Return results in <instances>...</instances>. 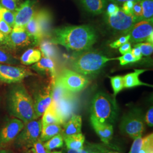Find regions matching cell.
Returning a JSON list of instances; mask_svg holds the SVG:
<instances>
[{
  "label": "cell",
  "mask_w": 153,
  "mask_h": 153,
  "mask_svg": "<svg viewBox=\"0 0 153 153\" xmlns=\"http://www.w3.org/2000/svg\"><path fill=\"white\" fill-rule=\"evenodd\" d=\"M1 10L2 12V16L4 21L6 22L13 28L14 26L15 12L10 11L2 7H1Z\"/></svg>",
  "instance_id": "d6a6232c"
},
{
  "label": "cell",
  "mask_w": 153,
  "mask_h": 153,
  "mask_svg": "<svg viewBox=\"0 0 153 153\" xmlns=\"http://www.w3.org/2000/svg\"><path fill=\"white\" fill-rule=\"evenodd\" d=\"M26 153H35V152L33 151V148H30V150H27V152H26Z\"/></svg>",
  "instance_id": "f5cc1de1"
},
{
  "label": "cell",
  "mask_w": 153,
  "mask_h": 153,
  "mask_svg": "<svg viewBox=\"0 0 153 153\" xmlns=\"http://www.w3.org/2000/svg\"><path fill=\"white\" fill-rule=\"evenodd\" d=\"M25 29L28 33L31 36H32L35 40L36 45H39L40 42L42 39H43V36L39 27L36 18L35 16V13L33 14V17L31 18V19L26 25Z\"/></svg>",
  "instance_id": "cb8c5ba5"
},
{
  "label": "cell",
  "mask_w": 153,
  "mask_h": 153,
  "mask_svg": "<svg viewBox=\"0 0 153 153\" xmlns=\"http://www.w3.org/2000/svg\"><path fill=\"white\" fill-rule=\"evenodd\" d=\"M134 1L130 0V1H126L125 2H124L123 4V6H122V7L121 8V9L126 14L133 15V7L134 5Z\"/></svg>",
  "instance_id": "b9f144b4"
},
{
  "label": "cell",
  "mask_w": 153,
  "mask_h": 153,
  "mask_svg": "<svg viewBox=\"0 0 153 153\" xmlns=\"http://www.w3.org/2000/svg\"><path fill=\"white\" fill-rule=\"evenodd\" d=\"M6 105L9 114L25 124L37 119L32 96L21 82L13 83L9 88Z\"/></svg>",
  "instance_id": "7a4b0ae2"
},
{
  "label": "cell",
  "mask_w": 153,
  "mask_h": 153,
  "mask_svg": "<svg viewBox=\"0 0 153 153\" xmlns=\"http://www.w3.org/2000/svg\"><path fill=\"white\" fill-rule=\"evenodd\" d=\"M142 20L152 19L153 17V0H141Z\"/></svg>",
  "instance_id": "4dcf8cb0"
},
{
  "label": "cell",
  "mask_w": 153,
  "mask_h": 153,
  "mask_svg": "<svg viewBox=\"0 0 153 153\" xmlns=\"http://www.w3.org/2000/svg\"><path fill=\"white\" fill-rule=\"evenodd\" d=\"M21 63L19 59L7 50L0 47V64L18 65Z\"/></svg>",
  "instance_id": "f1b7e54d"
},
{
  "label": "cell",
  "mask_w": 153,
  "mask_h": 153,
  "mask_svg": "<svg viewBox=\"0 0 153 153\" xmlns=\"http://www.w3.org/2000/svg\"><path fill=\"white\" fill-rule=\"evenodd\" d=\"M105 21L111 28L116 31H121L126 34L131 26L141 21L134 15L126 14L121 9L114 16H105Z\"/></svg>",
  "instance_id": "8fae6325"
},
{
  "label": "cell",
  "mask_w": 153,
  "mask_h": 153,
  "mask_svg": "<svg viewBox=\"0 0 153 153\" xmlns=\"http://www.w3.org/2000/svg\"><path fill=\"white\" fill-rule=\"evenodd\" d=\"M116 58H109L95 51H86L79 53L71 61V67L74 71L85 76L97 74L111 61Z\"/></svg>",
  "instance_id": "3957f363"
},
{
  "label": "cell",
  "mask_w": 153,
  "mask_h": 153,
  "mask_svg": "<svg viewBox=\"0 0 153 153\" xmlns=\"http://www.w3.org/2000/svg\"><path fill=\"white\" fill-rule=\"evenodd\" d=\"M42 56L40 49L29 48L23 53L19 61L23 65H30L40 60L42 58Z\"/></svg>",
  "instance_id": "603a6c76"
},
{
  "label": "cell",
  "mask_w": 153,
  "mask_h": 153,
  "mask_svg": "<svg viewBox=\"0 0 153 153\" xmlns=\"http://www.w3.org/2000/svg\"><path fill=\"white\" fill-rule=\"evenodd\" d=\"M50 153H62V152H56H56H50Z\"/></svg>",
  "instance_id": "db71d44e"
},
{
  "label": "cell",
  "mask_w": 153,
  "mask_h": 153,
  "mask_svg": "<svg viewBox=\"0 0 153 153\" xmlns=\"http://www.w3.org/2000/svg\"><path fill=\"white\" fill-rule=\"evenodd\" d=\"M35 75L25 66L0 64V81L9 84L21 82L30 76Z\"/></svg>",
  "instance_id": "9c48e42d"
},
{
  "label": "cell",
  "mask_w": 153,
  "mask_h": 153,
  "mask_svg": "<svg viewBox=\"0 0 153 153\" xmlns=\"http://www.w3.org/2000/svg\"><path fill=\"white\" fill-rule=\"evenodd\" d=\"M97 38V33L93 27L79 25L56 28L52 30L49 39L53 44L80 53L90 49Z\"/></svg>",
  "instance_id": "6da1fadb"
},
{
  "label": "cell",
  "mask_w": 153,
  "mask_h": 153,
  "mask_svg": "<svg viewBox=\"0 0 153 153\" xmlns=\"http://www.w3.org/2000/svg\"><path fill=\"white\" fill-rule=\"evenodd\" d=\"M109 78L114 91V98H115L116 96L124 88L123 76H109Z\"/></svg>",
  "instance_id": "1f68e13d"
},
{
  "label": "cell",
  "mask_w": 153,
  "mask_h": 153,
  "mask_svg": "<svg viewBox=\"0 0 153 153\" xmlns=\"http://www.w3.org/2000/svg\"><path fill=\"white\" fill-rule=\"evenodd\" d=\"M89 80L87 76L73 70L64 69L55 79L54 84L73 93H78L88 86Z\"/></svg>",
  "instance_id": "5b68a950"
},
{
  "label": "cell",
  "mask_w": 153,
  "mask_h": 153,
  "mask_svg": "<svg viewBox=\"0 0 153 153\" xmlns=\"http://www.w3.org/2000/svg\"><path fill=\"white\" fill-rule=\"evenodd\" d=\"M120 9V8L117 4L111 3L107 6L105 16H114L119 11Z\"/></svg>",
  "instance_id": "7bdbcfd3"
},
{
  "label": "cell",
  "mask_w": 153,
  "mask_h": 153,
  "mask_svg": "<svg viewBox=\"0 0 153 153\" xmlns=\"http://www.w3.org/2000/svg\"><path fill=\"white\" fill-rule=\"evenodd\" d=\"M86 11L94 14L99 15L104 12L107 0H79Z\"/></svg>",
  "instance_id": "44dd1931"
},
{
  "label": "cell",
  "mask_w": 153,
  "mask_h": 153,
  "mask_svg": "<svg viewBox=\"0 0 153 153\" xmlns=\"http://www.w3.org/2000/svg\"><path fill=\"white\" fill-rule=\"evenodd\" d=\"M108 1L115 4H123L126 1H130V0H108ZM132 1H134V0H132Z\"/></svg>",
  "instance_id": "681fc988"
},
{
  "label": "cell",
  "mask_w": 153,
  "mask_h": 153,
  "mask_svg": "<svg viewBox=\"0 0 153 153\" xmlns=\"http://www.w3.org/2000/svg\"><path fill=\"white\" fill-rule=\"evenodd\" d=\"M43 145L44 148L49 152L55 149L61 148L64 145V137L62 133L58 134L44 142Z\"/></svg>",
  "instance_id": "f546056e"
},
{
  "label": "cell",
  "mask_w": 153,
  "mask_h": 153,
  "mask_svg": "<svg viewBox=\"0 0 153 153\" xmlns=\"http://www.w3.org/2000/svg\"><path fill=\"white\" fill-rule=\"evenodd\" d=\"M129 40H130V35L129 34H126L125 36H123L119 39L109 44V46L112 48L116 49L119 48L123 44H125L127 42H129Z\"/></svg>",
  "instance_id": "f35d334b"
},
{
  "label": "cell",
  "mask_w": 153,
  "mask_h": 153,
  "mask_svg": "<svg viewBox=\"0 0 153 153\" xmlns=\"http://www.w3.org/2000/svg\"><path fill=\"white\" fill-rule=\"evenodd\" d=\"M82 117L80 115L73 114L63 125L62 134L65 137L82 133Z\"/></svg>",
  "instance_id": "d6986e66"
},
{
  "label": "cell",
  "mask_w": 153,
  "mask_h": 153,
  "mask_svg": "<svg viewBox=\"0 0 153 153\" xmlns=\"http://www.w3.org/2000/svg\"><path fill=\"white\" fill-rule=\"evenodd\" d=\"M62 132V128L58 124H50L42 126L39 139L42 142H45Z\"/></svg>",
  "instance_id": "4316f807"
},
{
  "label": "cell",
  "mask_w": 153,
  "mask_h": 153,
  "mask_svg": "<svg viewBox=\"0 0 153 153\" xmlns=\"http://www.w3.org/2000/svg\"><path fill=\"white\" fill-rule=\"evenodd\" d=\"M133 14L142 21V7L141 0H135L133 7Z\"/></svg>",
  "instance_id": "ab89813d"
},
{
  "label": "cell",
  "mask_w": 153,
  "mask_h": 153,
  "mask_svg": "<svg viewBox=\"0 0 153 153\" xmlns=\"http://www.w3.org/2000/svg\"><path fill=\"white\" fill-rule=\"evenodd\" d=\"M153 18L142 20L134 24L126 33L130 35L129 41L135 43L146 42L149 36L153 33Z\"/></svg>",
  "instance_id": "4fadbf2b"
},
{
  "label": "cell",
  "mask_w": 153,
  "mask_h": 153,
  "mask_svg": "<svg viewBox=\"0 0 153 153\" xmlns=\"http://www.w3.org/2000/svg\"><path fill=\"white\" fill-rule=\"evenodd\" d=\"M0 83H1V81H0Z\"/></svg>",
  "instance_id": "11a10c76"
},
{
  "label": "cell",
  "mask_w": 153,
  "mask_h": 153,
  "mask_svg": "<svg viewBox=\"0 0 153 153\" xmlns=\"http://www.w3.org/2000/svg\"><path fill=\"white\" fill-rule=\"evenodd\" d=\"M31 45L36 44L25 28L13 27L11 33L6 35L5 44L1 48L13 53Z\"/></svg>",
  "instance_id": "ba28073f"
},
{
  "label": "cell",
  "mask_w": 153,
  "mask_h": 153,
  "mask_svg": "<svg viewBox=\"0 0 153 153\" xmlns=\"http://www.w3.org/2000/svg\"><path fill=\"white\" fill-rule=\"evenodd\" d=\"M144 117L141 109L133 108L123 117L120 129L124 134L131 138L142 136L144 131Z\"/></svg>",
  "instance_id": "8992f818"
},
{
  "label": "cell",
  "mask_w": 153,
  "mask_h": 153,
  "mask_svg": "<svg viewBox=\"0 0 153 153\" xmlns=\"http://www.w3.org/2000/svg\"><path fill=\"white\" fill-rule=\"evenodd\" d=\"M84 146L92 153H122L117 151L112 145H107L104 143L99 144L87 142Z\"/></svg>",
  "instance_id": "83f0119b"
},
{
  "label": "cell",
  "mask_w": 153,
  "mask_h": 153,
  "mask_svg": "<svg viewBox=\"0 0 153 153\" xmlns=\"http://www.w3.org/2000/svg\"><path fill=\"white\" fill-rule=\"evenodd\" d=\"M0 153H13L11 151L6 150V149H1L0 150Z\"/></svg>",
  "instance_id": "816d5d0a"
},
{
  "label": "cell",
  "mask_w": 153,
  "mask_h": 153,
  "mask_svg": "<svg viewBox=\"0 0 153 153\" xmlns=\"http://www.w3.org/2000/svg\"><path fill=\"white\" fill-rule=\"evenodd\" d=\"M141 49L142 56H148L152 55L153 52V44L148 42L140 43L136 44Z\"/></svg>",
  "instance_id": "74e56055"
},
{
  "label": "cell",
  "mask_w": 153,
  "mask_h": 153,
  "mask_svg": "<svg viewBox=\"0 0 153 153\" xmlns=\"http://www.w3.org/2000/svg\"><path fill=\"white\" fill-rule=\"evenodd\" d=\"M153 136L151 133L146 136L145 144L138 153H153Z\"/></svg>",
  "instance_id": "8d00e7d4"
},
{
  "label": "cell",
  "mask_w": 153,
  "mask_h": 153,
  "mask_svg": "<svg viewBox=\"0 0 153 153\" xmlns=\"http://www.w3.org/2000/svg\"><path fill=\"white\" fill-rule=\"evenodd\" d=\"M36 0H26L22 2L15 11L14 27L25 28L36 10Z\"/></svg>",
  "instance_id": "5bb4252c"
},
{
  "label": "cell",
  "mask_w": 153,
  "mask_h": 153,
  "mask_svg": "<svg viewBox=\"0 0 153 153\" xmlns=\"http://www.w3.org/2000/svg\"><path fill=\"white\" fill-rule=\"evenodd\" d=\"M146 140V136L142 137L140 136L134 139V141L132 143L131 150L129 153H138L141 149L142 148Z\"/></svg>",
  "instance_id": "e575fe53"
},
{
  "label": "cell",
  "mask_w": 153,
  "mask_h": 153,
  "mask_svg": "<svg viewBox=\"0 0 153 153\" xmlns=\"http://www.w3.org/2000/svg\"><path fill=\"white\" fill-rule=\"evenodd\" d=\"M67 153H92L86 147L84 146V148L82 150H71L68 149Z\"/></svg>",
  "instance_id": "7dc6e473"
},
{
  "label": "cell",
  "mask_w": 153,
  "mask_h": 153,
  "mask_svg": "<svg viewBox=\"0 0 153 153\" xmlns=\"http://www.w3.org/2000/svg\"><path fill=\"white\" fill-rule=\"evenodd\" d=\"M146 42H148V43H153V33H151V34L149 36V37H148Z\"/></svg>",
  "instance_id": "f907efd6"
},
{
  "label": "cell",
  "mask_w": 153,
  "mask_h": 153,
  "mask_svg": "<svg viewBox=\"0 0 153 153\" xmlns=\"http://www.w3.org/2000/svg\"><path fill=\"white\" fill-rule=\"evenodd\" d=\"M64 141L68 149L79 150L84 148L85 137L82 133L64 137Z\"/></svg>",
  "instance_id": "d4e9b609"
},
{
  "label": "cell",
  "mask_w": 153,
  "mask_h": 153,
  "mask_svg": "<svg viewBox=\"0 0 153 153\" xmlns=\"http://www.w3.org/2000/svg\"><path fill=\"white\" fill-rule=\"evenodd\" d=\"M90 112L91 116L101 123L112 124L117 117L118 107L114 97L99 92L93 97Z\"/></svg>",
  "instance_id": "277c9868"
},
{
  "label": "cell",
  "mask_w": 153,
  "mask_h": 153,
  "mask_svg": "<svg viewBox=\"0 0 153 153\" xmlns=\"http://www.w3.org/2000/svg\"><path fill=\"white\" fill-rule=\"evenodd\" d=\"M131 45L129 42H127L125 44H123L119 47V52L121 55H124L129 52H131Z\"/></svg>",
  "instance_id": "f6af8a7d"
},
{
  "label": "cell",
  "mask_w": 153,
  "mask_h": 153,
  "mask_svg": "<svg viewBox=\"0 0 153 153\" xmlns=\"http://www.w3.org/2000/svg\"><path fill=\"white\" fill-rule=\"evenodd\" d=\"M56 113L62 121L63 125L68 120L76 108L77 101L74 94L62 99L56 103H51Z\"/></svg>",
  "instance_id": "9a60e30c"
},
{
  "label": "cell",
  "mask_w": 153,
  "mask_h": 153,
  "mask_svg": "<svg viewBox=\"0 0 153 153\" xmlns=\"http://www.w3.org/2000/svg\"><path fill=\"white\" fill-rule=\"evenodd\" d=\"M31 68L40 74L49 76L51 80L55 82L57 74L55 61L53 59L44 56L42 57L40 60L31 66Z\"/></svg>",
  "instance_id": "ac0fdd59"
},
{
  "label": "cell",
  "mask_w": 153,
  "mask_h": 153,
  "mask_svg": "<svg viewBox=\"0 0 153 153\" xmlns=\"http://www.w3.org/2000/svg\"><path fill=\"white\" fill-rule=\"evenodd\" d=\"M90 121L94 130L97 133L101 141L107 145H111L109 142L114 134L113 125L107 123H101L91 116Z\"/></svg>",
  "instance_id": "e0dca14e"
},
{
  "label": "cell",
  "mask_w": 153,
  "mask_h": 153,
  "mask_svg": "<svg viewBox=\"0 0 153 153\" xmlns=\"http://www.w3.org/2000/svg\"><path fill=\"white\" fill-rule=\"evenodd\" d=\"M147 71L146 69H134V72L128 73L125 76H123L124 88H131L140 86L153 87V86L150 84L141 81L139 78L141 74Z\"/></svg>",
  "instance_id": "ffe728a7"
},
{
  "label": "cell",
  "mask_w": 153,
  "mask_h": 153,
  "mask_svg": "<svg viewBox=\"0 0 153 153\" xmlns=\"http://www.w3.org/2000/svg\"><path fill=\"white\" fill-rule=\"evenodd\" d=\"M35 16L43 39H49L52 31V16L46 9L36 10Z\"/></svg>",
  "instance_id": "2e32d148"
},
{
  "label": "cell",
  "mask_w": 153,
  "mask_h": 153,
  "mask_svg": "<svg viewBox=\"0 0 153 153\" xmlns=\"http://www.w3.org/2000/svg\"><path fill=\"white\" fill-rule=\"evenodd\" d=\"M42 116L43 117L41 120L42 126L50 124H58L60 126H63L62 121L56 113L52 104L49 105V107L45 111Z\"/></svg>",
  "instance_id": "7402d4cb"
},
{
  "label": "cell",
  "mask_w": 153,
  "mask_h": 153,
  "mask_svg": "<svg viewBox=\"0 0 153 153\" xmlns=\"http://www.w3.org/2000/svg\"><path fill=\"white\" fill-rule=\"evenodd\" d=\"M144 120L149 126L152 127L153 126V108L150 107L145 115Z\"/></svg>",
  "instance_id": "ee69618b"
},
{
  "label": "cell",
  "mask_w": 153,
  "mask_h": 153,
  "mask_svg": "<svg viewBox=\"0 0 153 153\" xmlns=\"http://www.w3.org/2000/svg\"><path fill=\"white\" fill-rule=\"evenodd\" d=\"M21 3L20 0H1L0 6L10 11L15 12Z\"/></svg>",
  "instance_id": "836d02e7"
},
{
  "label": "cell",
  "mask_w": 153,
  "mask_h": 153,
  "mask_svg": "<svg viewBox=\"0 0 153 153\" xmlns=\"http://www.w3.org/2000/svg\"><path fill=\"white\" fill-rule=\"evenodd\" d=\"M6 36V35L0 31V47H3V45L5 44Z\"/></svg>",
  "instance_id": "c3c4849f"
},
{
  "label": "cell",
  "mask_w": 153,
  "mask_h": 153,
  "mask_svg": "<svg viewBox=\"0 0 153 153\" xmlns=\"http://www.w3.org/2000/svg\"><path fill=\"white\" fill-rule=\"evenodd\" d=\"M39 45L42 55L44 57L53 59V60L56 59L57 55L56 45L53 44L49 39H42Z\"/></svg>",
  "instance_id": "484cf974"
},
{
  "label": "cell",
  "mask_w": 153,
  "mask_h": 153,
  "mask_svg": "<svg viewBox=\"0 0 153 153\" xmlns=\"http://www.w3.org/2000/svg\"><path fill=\"white\" fill-rule=\"evenodd\" d=\"M42 128L41 120L35 119L25 123L22 131L14 140V146L21 149L32 148L40 138Z\"/></svg>",
  "instance_id": "52a82bcc"
},
{
  "label": "cell",
  "mask_w": 153,
  "mask_h": 153,
  "mask_svg": "<svg viewBox=\"0 0 153 153\" xmlns=\"http://www.w3.org/2000/svg\"><path fill=\"white\" fill-rule=\"evenodd\" d=\"M53 84L51 80L47 85L38 88L33 93L32 98L36 119L43 115L52 103Z\"/></svg>",
  "instance_id": "30bf717a"
},
{
  "label": "cell",
  "mask_w": 153,
  "mask_h": 153,
  "mask_svg": "<svg viewBox=\"0 0 153 153\" xmlns=\"http://www.w3.org/2000/svg\"><path fill=\"white\" fill-rule=\"evenodd\" d=\"M44 142H42L40 139H39L37 141L33 144V151L35 153H50L51 152L47 150L45 148H44Z\"/></svg>",
  "instance_id": "60d3db41"
},
{
  "label": "cell",
  "mask_w": 153,
  "mask_h": 153,
  "mask_svg": "<svg viewBox=\"0 0 153 153\" xmlns=\"http://www.w3.org/2000/svg\"><path fill=\"white\" fill-rule=\"evenodd\" d=\"M131 53L132 55L134 56V57H135L136 58L139 59H142V55L141 51V49L139 48V47H138L136 45H134V48L131 49Z\"/></svg>",
  "instance_id": "bcb514c9"
},
{
  "label": "cell",
  "mask_w": 153,
  "mask_h": 153,
  "mask_svg": "<svg viewBox=\"0 0 153 153\" xmlns=\"http://www.w3.org/2000/svg\"><path fill=\"white\" fill-rule=\"evenodd\" d=\"M25 123L18 119H9L0 126V148L14 141L22 131Z\"/></svg>",
  "instance_id": "7c38bea8"
},
{
  "label": "cell",
  "mask_w": 153,
  "mask_h": 153,
  "mask_svg": "<svg viewBox=\"0 0 153 153\" xmlns=\"http://www.w3.org/2000/svg\"><path fill=\"white\" fill-rule=\"evenodd\" d=\"M116 60L119 61L120 64L122 66L126 65L127 64L134 63L140 60V59L134 57V56L131 53V51L116 58Z\"/></svg>",
  "instance_id": "d590c367"
},
{
  "label": "cell",
  "mask_w": 153,
  "mask_h": 153,
  "mask_svg": "<svg viewBox=\"0 0 153 153\" xmlns=\"http://www.w3.org/2000/svg\"><path fill=\"white\" fill-rule=\"evenodd\" d=\"M0 1H1V0H0Z\"/></svg>",
  "instance_id": "9f6ffc18"
}]
</instances>
